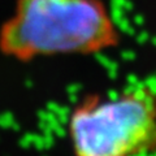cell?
<instances>
[{
    "label": "cell",
    "mask_w": 156,
    "mask_h": 156,
    "mask_svg": "<svg viewBox=\"0 0 156 156\" xmlns=\"http://www.w3.org/2000/svg\"><path fill=\"white\" fill-rule=\"evenodd\" d=\"M68 134L74 156H139L156 150V92L136 86L92 95L72 111Z\"/></svg>",
    "instance_id": "cell-2"
},
{
    "label": "cell",
    "mask_w": 156,
    "mask_h": 156,
    "mask_svg": "<svg viewBox=\"0 0 156 156\" xmlns=\"http://www.w3.org/2000/svg\"><path fill=\"white\" fill-rule=\"evenodd\" d=\"M117 43V29L99 0H17L0 29V51L20 61L95 53Z\"/></svg>",
    "instance_id": "cell-1"
}]
</instances>
